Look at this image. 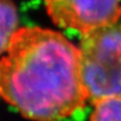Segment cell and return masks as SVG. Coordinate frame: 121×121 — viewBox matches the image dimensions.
<instances>
[{
	"label": "cell",
	"instance_id": "cell-2",
	"mask_svg": "<svg viewBox=\"0 0 121 121\" xmlns=\"http://www.w3.org/2000/svg\"><path fill=\"white\" fill-rule=\"evenodd\" d=\"M81 75L90 103L121 95V26L81 35Z\"/></svg>",
	"mask_w": 121,
	"mask_h": 121
},
{
	"label": "cell",
	"instance_id": "cell-1",
	"mask_svg": "<svg viewBox=\"0 0 121 121\" xmlns=\"http://www.w3.org/2000/svg\"><path fill=\"white\" fill-rule=\"evenodd\" d=\"M0 98L25 118L60 121L89 101L79 48L61 33L22 27L0 58Z\"/></svg>",
	"mask_w": 121,
	"mask_h": 121
},
{
	"label": "cell",
	"instance_id": "cell-5",
	"mask_svg": "<svg viewBox=\"0 0 121 121\" xmlns=\"http://www.w3.org/2000/svg\"><path fill=\"white\" fill-rule=\"evenodd\" d=\"M93 105L90 121H121V95L105 97Z\"/></svg>",
	"mask_w": 121,
	"mask_h": 121
},
{
	"label": "cell",
	"instance_id": "cell-3",
	"mask_svg": "<svg viewBox=\"0 0 121 121\" xmlns=\"http://www.w3.org/2000/svg\"><path fill=\"white\" fill-rule=\"evenodd\" d=\"M48 15L63 29L81 35L116 25L121 17V0H43Z\"/></svg>",
	"mask_w": 121,
	"mask_h": 121
},
{
	"label": "cell",
	"instance_id": "cell-4",
	"mask_svg": "<svg viewBox=\"0 0 121 121\" xmlns=\"http://www.w3.org/2000/svg\"><path fill=\"white\" fill-rule=\"evenodd\" d=\"M18 13L12 0H0V55L4 54L18 30Z\"/></svg>",
	"mask_w": 121,
	"mask_h": 121
}]
</instances>
